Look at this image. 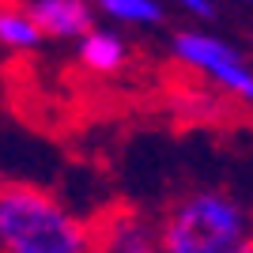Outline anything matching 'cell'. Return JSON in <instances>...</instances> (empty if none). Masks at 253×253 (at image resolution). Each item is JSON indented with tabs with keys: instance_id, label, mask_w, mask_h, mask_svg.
I'll use <instances>...</instances> for the list:
<instances>
[{
	"instance_id": "obj_1",
	"label": "cell",
	"mask_w": 253,
	"mask_h": 253,
	"mask_svg": "<svg viewBox=\"0 0 253 253\" xmlns=\"http://www.w3.org/2000/svg\"><path fill=\"white\" fill-rule=\"evenodd\" d=\"M0 242L4 253H91L95 238L53 193L8 181L0 193Z\"/></svg>"
},
{
	"instance_id": "obj_2",
	"label": "cell",
	"mask_w": 253,
	"mask_h": 253,
	"mask_svg": "<svg viewBox=\"0 0 253 253\" xmlns=\"http://www.w3.org/2000/svg\"><path fill=\"white\" fill-rule=\"evenodd\" d=\"M246 242V211L223 193H193L163 223V253H231Z\"/></svg>"
},
{
	"instance_id": "obj_3",
	"label": "cell",
	"mask_w": 253,
	"mask_h": 253,
	"mask_svg": "<svg viewBox=\"0 0 253 253\" xmlns=\"http://www.w3.org/2000/svg\"><path fill=\"white\" fill-rule=\"evenodd\" d=\"M174 53H178V61H185L189 68L204 72L208 80H215L219 87H227L231 95L246 98L253 106V72L231 42L211 38V34H197V31H181L174 38Z\"/></svg>"
},
{
	"instance_id": "obj_4",
	"label": "cell",
	"mask_w": 253,
	"mask_h": 253,
	"mask_svg": "<svg viewBox=\"0 0 253 253\" xmlns=\"http://www.w3.org/2000/svg\"><path fill=\"white\" fill-rule=\"evenodd\" d=\"M102 253H163V227L136 211H117L102 231Z\"/></svg>"
},
{
	"instance_id": "obj_5",
	"label": "cell",
	"mask_w": 253,
	"mask_h": 253,
	"mask_svg": "<svg viewBox=\"0 0 253 253\" xmlns=\"http://www.w3.org/2000/svg\"><path fill=\"white\" fill-rule=\"evenodd\" d=\"M38 31L49 38H87L91 34V8L84 0H31L27 4Z\"/></svg>"
},
{
	"instance_id": "obj_6",
	"label": "cell",
	"mask_w": 253,
	"mask_h": 253,
	"mask_svg": "<svg viewBox=\"0 0 253 253\" xmlns=\"http://www.w3.org/2000/svg\"><path fill=\"white\" fill-rule=\"evenodd\" d=\"M80 61L95 72H117L125 64V42L114 31H91L80 42Z\"/></svg>"
},
{
	"instance_id": "obj_7",
	"label": "cell",
	"mask_w": 253,
	"mask_h": 253,
	"mask_svg": "<svg viewBox=\"0 0 253 253\" xmlns=\"http://www.w3.org/2000/svg\"><path fill=\"white\" fill-rule=\"evenodd\" d=\"M45 34L38 31V23L31 19V11L27 8H4L0 15V42L8 45V49H34V45L42 42Z\"/></svg>"
},
{
	"instance_id": "obj_8",
	"label": "cell",
	"mask_w": 253,
	"mask_h": 253,
	"mask_svg": "<svg viewBox=\"0 0 253 253\" xmlns=\"http://www.w3.org/2000/svg\"><path fill=\"white\" fill-rule=\"evenodd\" d=\"M106 15L114 19H125V23H159L163 19V8L159 0H98Z\"/></svg>"
},
{
	"instance_id": "obj_9",
	"label": "cell",
	"mask_w": 253,
	"mask_h": 253,
	"mask_svg": "<svg viewBox=\"0 0 253 253\" xmlns=\"http://www.w3.org/2000/svg\"><path fill=\"white\" fill-rule=\"evenodd\" d=\"M174 4H181V8L193 11V15H204V19L211 15V0H174Z\"/></svg>"
},
{
	"instance_id": "obj_10",
	"label": "cell",
	"mask_w": 253,
	"mask_h": 253,
	"mask_svg": "<svg viewBox=\"0 0 253 253\" xmlns=\"http://www.w3.org/2000/svg\"><path fill=\"white\" fill-rule=\"evenodd\" d=\"M231 253H253V238H246V242L238 246V250H231Z\"/></svg>"
}]
</instances>
